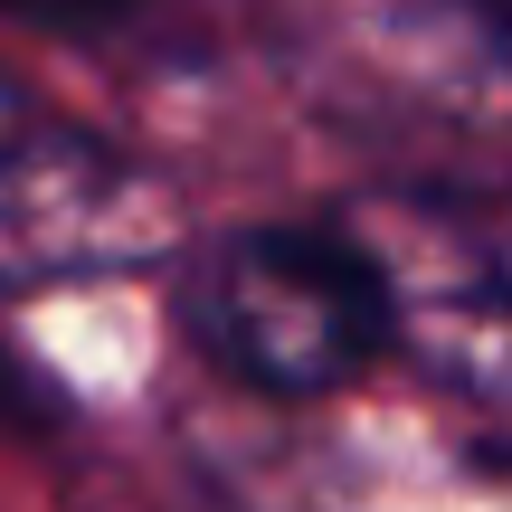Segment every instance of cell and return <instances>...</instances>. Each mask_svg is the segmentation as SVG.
<instances>
[{
  "label": "cell",
  "instance_id": "5",
  "mask_svg": "<svg viewBox=\"0 0 512 512\" xmlns=\"http://www.w3.org/2000/svg\"><path fill=\"white\" fill-rule=\"evenodd\" d=\"M143 0H0V19H29V29H57V38H105Z\"/></svg>",
  "mask_w": 512,
  "mask_h": 512
},
{
  "label": "cell",
  "instance_id": "6",
  "mask_svg": "<svg viewBox=\"0 0 512 512\" xmlns=\"http://www.w3.org/2000/svg\"><path fill=\"white\" fill-rule=\"evenodd\" d=\"M0 418H38V389L19 380V361L0 351Z\"/></svg>",
  "mask_w": 512,
  "mask_h": 512
},
{
  "label": "cell",
  "instance_id": "1",
  "mask_svg": "<svg viewBox=\"0 0 512 512\" xmlns=\"http://www.w3.org/2000/svg\"><path fill=\"white\" fill-rule=\"evenodd\" d=\"M181 323L228 380L266 399H323L389 351L380 275L361 238L323 228H238L181 266Z\"/></svg>",
  "mask_w": 512,
  "mask_h": 512
},
{
  "label": "cell",
  "instance_id": "2",
  "mask_svg": "<svg viewBox=\"0 0 512 512\" xmlns=\"http://www.w3.org/2000/svg\"><path fill=\"white\" fill-rule=\"evenodd\" d=\"M313 29L399 133L512 171V0H313Z\"/></svg>",
  "mask_w": 512,
  "mask_h": 512
},
{
  "label": "cell",
  "instance_id": "3",
  "mask_svg": "<svg viewBox=\"0 0 512 512\" xmlns=\"http://www.w3.org/2000/svg\"><path fill=\"white\" fill-rule=\"evenodd\" d=\"M171 247V200L0 76V275H114Z\"/></svg>",
  "mask_w": 512,
  "mask_h": 512
},
{
  "label": "cell",
  "instance_id": "4",
  "mask_svg": "<svg viewBox=\"0 0 512 512\" xmlns=\"http://www.w3.org/2000/svg\"><path fill=\"white\" fill-rule=\"evenodd\" d=\"M351 238L380 275L389 351L427 361L446 389H475V399L512 408V275L465 228L427 219V209H380Z\"/></svg>",
  "mask_w": 512,
  "mask_h": 512
}]
</instances>
